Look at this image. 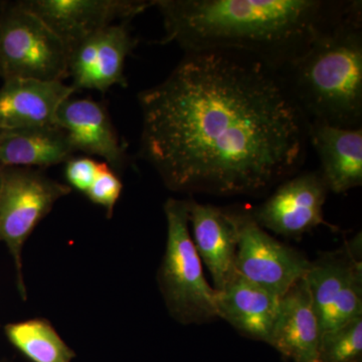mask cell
Segmentation results:
<instances>
[{"label": "cell", "instance_id": "cell-1", "mask_svg": "<svg viewBox=\"0 0 362 362\" xmlns=\"http://www.w3.org/2000/svg\"><path fill=\"white\" fill-rule=\"evenodd\" d=\"M138 102L140 154L173 192L261 194L306 159L310 122L282 74L247 52H185Z\"/></svg>", "mask_w": 362, "mask_h": 362}, {"label": "cell", "instance_id": "cell-2", "mask_svg": "<svg viewBox=\"0 0 362 362\" xmlns=\"http://www.w3.org/2000/svg\"><path fill=\"white\" fill-rule=\"evenodd\" d=\"M333 0H154L163 20L161 44L185 52H247L279 71L301 56L341 11Z\"/></svg>", "mask_w": 362, "mask_h": 362}, {"label": "cell", "instance_id": "cell-3", "mask_svg": "<svg viewBox=\"0 0 362 362\" xmlns=\"http://www.w3.org/2000/svg\"><path fill=\"white\" fill-rule=\"evenodd\" d=\"M309 122L362 127V2L347 0L281 71Z\"/></svg>", "mask_w": 362, "mask_h": 362}, {"label": "cell", "instance_id": "cell-4", "mask_svg": "<svg viewBox=\"0 0 362 362\" xmlns=\"http://www.w3.org/2000/svg\"><path fill=\"white\" fill-rule=\"evenodd\" d=\"M168 242L158 282L171 316L182 324L218 318L216 290L207 282L202 259L190 237L188 199H169L164 204Z\"/></svg>", "mask_w": 362, "mask_h": 362}, {"label": "cell", "instance_id": "cell-5", "mask_svg": "<svg viewBox=\"0 0 362 362\" xmlns=\"http://www.w3.org/2000/svg\"><path fill=\"white\" fill-rule=\"evenodd\" d=\"M69 51L20 1L0 6V78L59 81L69 77Z\"/></svg>", "mask_w": 362, "mask_h": 362}, {"label": "cell", "instance_id": "cell-6", "mask_svg": "<svg viewBox=\"0 0 362 362\" xmlns=\"http://www.w3.org/2000/svg\"><path fill=\"white\" fill-rule=\"evenodd\" d=\"M71 192L68 185L52 180L42 169L4 166L0 189V243L6 245L13 256L18 291L23 299V245L56 202Z\"/></svg>", "mask_w": 362, "mask_h": 362}, {"label": "cell", "instance_id": "cell-7", "mask_svg": "<svg viewBox=\"0 0 362 362\" xmlns=\"http://www.w3.org/2000/svg\"><path fill=\"white\" fill-rule=\"evenodd\" d=\"M237 220L238 275L279 297L306 277L311 262L304 255L271 237L251 213L237 211Z\"/></svg>", "mask_w": 362, "mask_h": 362}, {"label": "cell", "instance_id": "cell-8", "mask_svg": "<svg viewBox=\"0 0 362 362\" xmlns=\"http://www.w3.org/2000/svg\"><path fill=\"white\" fill-rule=\"evenodd\" d=\"M321 334L362 316V268L352 250L311 262L305 277Z\"/></svg>", "mask_w": 362, "mask_h": 362}, {"label": "cell", "instance_id": "cell-9", "mask_svg": "<svg viewBox=\"0 0 362 362\" xmlns=\"http://www.w3.org/2000/svg\"><path fill=\"white\" fill-rule=\"evenodd\" d=\"M328 192L320 171H306L282 181L251 214L264 230L283 237H301L325 225L323 206Z\"/></svg>", "mask_w": 362, "mask_h": 362}, {"label": "cell", "instance_id": "cell-10", "mask_svg": "<svg viewBox=\"0 0 362 362\" xmlns=\"http://www.w3.org/2000/svg\"><path fill=\"white\" fill-rule=\"evenodd\" d=\"M20 4L44 21L70 51L81 40L116 21L129 23L154 6V0H20Z\"/></svg>", "mask_w": 362, "mask_h": 362}, {"label": "cell", "instance_id": "cell-11", "mask_svg": "<svg viewBox=\"0 0 362 362\" xmlns=\"http://www.w3.org/2000/svg\"><path fill=\"white\" fill-rule=\"evenodd\" d=\"M137 40L128 23H114L98 30L69 51V77L71 87L104 93L115 85L126 86V59Z\"/></svg>", "mask_w": 362, "mask_h": 362}, {"label": "cell", "instance_id": "cell-12", "mask_svg": "<svg viewBox=\"0 0 362 362\" xmlns=\"http://www.w3.org/2000/svg\"><path fill=\"white\" fill-rule=\"evenodd\" d=\"M188 218L197 254L211 273L214 289L221 291L238 276L237 211L188 199Z\"/></svg>", "mask_w": 362, "mask_h": 362}, {"label": "cell", "instance_id": "cell-13", "mask_svg": "<svg viewBox=\"0 0 362 362\" xmlns=\"http://www.w3.org/2000/svg\"><path fill=\"white\" fill-rule=\"evenodd\" d=\"M56 125L66 133L74 151L101 157L110 168L121 169L126 149L103 104L90 99L69 98L59 107Z\"/></svg>", "mask_w": 362, "mask_h": 362}, {"label": "cell", "instance_id": "cell-14", "mask_svg": "<svg viewBox=\"0 0 362 362\" xmlns=\"http://www.w3.org/2000/svg\"><path fill=\"white\" fill-rule=\"evenodd\" d=\"M76 90L59 81L7 78L0 87V131L56 125L61 105Z\"/></svg>", "mask_w": 362, "mask_h": 362}, {"label": "cell", "instance_id": "cell-15", "mask_svg": "<svg viewBox=\"0 0 362 362\" xmlns=\"http://www.w3.org/2000/svg\"><path fill=\"white\" fill-rule=\"evenodd\" d=\"M321 327L305 278L280 298L268 344L293 362H319Z\"/></svg>", "mask_w": 362, "mask_h": 362}, {"label": "cell", "instance_id": "cell-16", "mask_svg": "<svg viewBox=\"0 0 362 362\" xmlns=\"http://www.w3.org/2000/svg\"><path fill=\"white\" fill-rule=\"evenodd\" d=\"M309 145L320 159L323 180L329 192L344 194L362 185V127H334L311 122Z\"/></svg>", "mask_w": 362, "mask_h": 362}, {"label": "cell", "instance_id": "cell-17", "mask_svg": "<svg viewBox=\"0 0 362 362\" xmlns=\"http://www.w3.org/2000/svg\"><path fill=\"white\" fill-rule=\"evenodd\" d=\"M280 298L238 275L216 291V314L244 337L269 343Z\"/></svg>", "mask_w": 362, "mask_h": 362}, {"label": "cell", "instance_id": "cell-18", "mask_svg": "<svg viewBox=\"0 0 362 362\" xmlns=\"http://www.w3.org/2000/svg\"><path fill=\"white\" fill-rule=\"evenodd\" d=\"M66 133L57 125L0 131V163L4 166L42 169L73 158Z\"/></svg>", "mask_w": 362, "mask_h": 362}, {"label": "cell", "instance_id": "cell-19", "mask_svg": "<svg viewBox=\"0 0 362 362\" xmlns=\"http://www.w3.org/2000/svg\"><path fill=\"white\" fill-rule=\"evenodd\" d=\"M9 342L33 362H71L75 352L45 319L35 318L7 324Z\"/></svg>", "mask_w": 362, "mask_h": 362}, {"label": "cell", "instance_id": "cell-20", "mask_svg": "<svg viewBox=\"0 0 362 362\" xmlns=\"http://www.w3.org/2000/svg\"><path fill=\"white\" fill-rule=\"evenodd\" d=\"M362 316L321 334L319 362H361Z\"/></svg>", "mask_w": 362, "mask_h": 362}, {"label": "cell", "instance_id": "cell-21", "mask_svg": "<svg viewBox=\"0 0 362 362\" xmlns=\"http://www.w3.org/2000/svg\"><path fill=\"white\" fill-rule=\"evenodd\" d=\"M122 190V181L115 171L106 162H101L96 178L86 195L90 202L103 207L107 216L111 218Z\"/></svg>", "mask_w": 362, "mask_h": 362}, {"label": "cell", "instance_id": "cell-22", "mask_svg": "<svg viewBox=\"0 0 362 362\" xmlns=\"http://www.w3.org/2000/svg\"><path fill=\"white\" fill-rule=\"evenodd\" d=\"M100 163L90 157H73L66 163V178L71 189L87 194L99 171Z\"/></svg>", "mask_w": 362, "mask_h": 362}, {"label": "cell", "instance_id": "cell-23", "mask_svg": "<svg viewBox=\"0 0 362 362\" xmlns=\"http://www.w3.org/2000/svg\"><path fill=\"white\" fill-rule=\"evenodd\" d=\"M4 166L2 165L1 163H0V189H1L2 175H4Z\"/></svg>", "mask_w": 362, "mask_h": 362}, {"label": "cell", "instance_id": "cell-24", "mask_svg": "<svg viewBox=\"0 0 362 362\" xmlns=\"http://www.w3.org/2000/svg\"><path fill=\"white\" fill-rule=\"evenodd\" d=\"M0 6H1V1H0Z\"/></svg>", "mask_w": 362, "mask_h": 362}]
</instances>
